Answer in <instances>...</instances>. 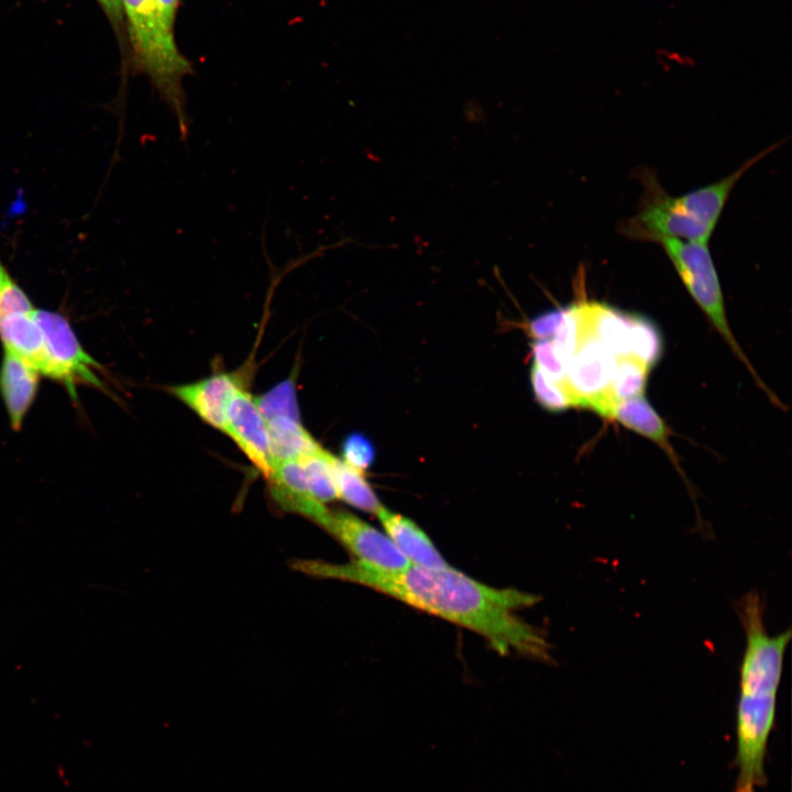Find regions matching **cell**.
<instances>
[{"label":"cell","mask_w":792,"mask_h":792,"mask_svg":"<svg viewBox=\"0 0 792 792\" xmlns=\"http://www.w3.org/2000/svg\"><path fill=\"white\" fill-rule=\"evenodd\" d=\"M293 566L310 576L367 586L468 628L485 638L501 654L516 651L537 660L551 659L544 635L515 614L518 608L538 603L534 594L488 586L450 565L428 569L409 564L388 571L353 559L346 563L297 560Z\"/></svg>","instance_id":"1"},{"label":"cell","mask_w":792,"mask_h":792,"mask_svg":"<svg viewBox=\"0 0 792 792\" xmlns=\"http://www.w3.org/2000/svg\"><path fill=\"white\" fill-rule=\"evenodd\" d=\"M765 602L751 590L738 600L736 610L746 638L739 669L736 707L737 776L733 792H757L768 782L766 759L776 725L777 696L790 628L772 636L765 625Z\"/></svg>","instance_id":"2"},{"label":"cell","mask_w":792,"mask_h":792,"mask_svg":"<svg viewBox=\"0 0 792 792\" xmlns=\"http://www.w3.org/2000/svg\"><path fill=\"white\" fill-rule=\"evenodd\" d=\"M134 61L158 91L177 120L180 140L190 129L183 79L193 74L190 62L179 52L174 31L163 22L155 0H122Z\"/></svg>","instance_id":"3"},{"label":"cell","mask_w":792,"mask_h":792,"mask_svg":"<svg viewBox=\"0 0 792 792\" xmlns=\"http://www.w3.org/2000/svg\"><path fill=\"white\" fill-rule=\"evenodd\" d=\"M659 243H661L692 298L705 312L735 354L748 366L757 382L765 387L730 331L726 319L718 275L707 243L678 239H663Z\"/></svg>","instance_id":"4"},{"label":"cell","mask_w":792,"mask_h":792,"mask_svg":"<svg viewBox=\"0 0 792 792\" xmlns=\"http://www.w3.org/2000/svg\"><path fill=\"white\" fill-rule=\"evenodd\" d=\"M48 359V377L61 383L73 399L77 398V385L105 389L100 377V364L84 349L68 319L45 309L34 310Z\"/></svg>","instance_id":"5"},{"label":"cell","mask_w":792,"mask_h":792,"mask_svg":"<svg viewBox=\"0 0 792 792\" xmlns=\"http://www.w3.org/2000/svg\"><path fill=\"white\" fill-rule=\"evenodd\" d=\"M317 525L348 549L354 560L388 571L402 570L410 564L385 532L354 514L329 508Z\"/></svg>","instance_id":"6"},{"label":"cell","mask_w":792,"mask_h":792,"mask_svg":"<svg viewBox=\"0 0 792 792\" xmlns=\"http://www.w3.org/2000/svg\"><path fill=\"white\" fill-rule=\"evenodd\" d=\"M581 318L580 339L565 365L564 380V391L579 408L585 399L607 394L616 367L615 355L586 328L582 307Z\"/></svg>","instance_id":"7"},{"label":"cell","mask_w":792,"mask_h":792,"mask_svg":"<svg viewBox=\"0 0 792 792\" xmlns=\"http://www.w3.org/2000/svg\"><path fill=\"white\" fill-rule=\"evenodd\" d=\"M223 433L267 479L273 466L267 422L256 404L255 396L244 387L239 391L229 407Z\"/></svg>","instance_id":"8"},{"label":"cell","mask_w":792,"mask_h":792,"mask_svg":"<svg viewBox=\"0 0 792 792\" xmlns=\"http://www.w3.org/2000/svg\"><path fill=\"white\" fill-rule=\"evenodd\" d=\"M242 388L238 374L217 373L168 391L204 422L224 432L229 407Z\"/></svg>","instance_id":"9"},{"label":"cell","mask_w":792,"mask_h":792,"mask_svg":"<svg viewBox=\"0 0 792 792\" xmlns=\"http://www.w3.org/2000/svg\"><path fill=\"white\" fill-rule=\"evenodd\" d=\"M580 408L590 409L603 418L619 422L637 433L649 438L672 459L674 451L669 441V429L662 418L644 396L616 399L606 394L585 399Z\"/></svg>","instance_id":"10"},{"label":"cell","mask_w":792,"mask_h":792,"mask_svg":"<svg viewBox=\"0 0 792 792\" xmlns=\"http://www.w3.org/2000/svg\"><path fill=\"white\" fill-rule=\"evenodd\" d=\"M41 374L23 358L3 349L0 364V395L9 422L20 430L38 391Z\"/></svg>","instance_id":"11"},{"label":"cell","mask_w":792,"mask_h":792,"mask_svg":"<svg viewBox=\"0 0 792 792\" xmlns=\"http://www.w3.org/2000/svg\"><path fill=\"white\" fill-rule=\"evenodd\" d=\"M375 515L386 536L410 564L428 569L449 566L428 535L411 519L384 505Z\"/></svg>","instance_id":"12"},{"label":"cell","mask_w":792,"mask_h":792,"mask_svg":"<svg viewBox=\"0 0 792 792\" xmlns=\"http://www.w3.org/2000/svg\"><path fill=\"white\" fill-rule=\"evenodd\" d=\"M773 147L776 146L767 148L759 155L750 158L723 179L676 197L679 205L689 217L713 232L736 183L754 164L765 157Z\"/></svg>","instance_id":"13"},{"label":"cell","mask_w":792,"mask_h":792,"mask_svg":"<svg viewBox=\"0 0 792 792\" xmlns=\"http://www.w3.org/2000/svg\"><path fill=\"white\" fill-rule=\"evenodd\" d=\"M34 310L0 317V341L28 361L41 376H48V359L44 337L34 318Z\"/></svg>","instance_id":"14"},{"label":"cell","mask_w":792,"mask_h":792,"mask_svg":"<svg viewBox=\"0 0 792 792\" xmlns=\"http://www.w3.org/2000/svg\"><path fill=\"white\" fill-rule=\"evenodd\" d=\"M266 422L273 463L282 460H300L322 449L298 418L275 417Z\"/></svg>","instance_id":"15"},{"label":"cell","mask_w":792,"mask_h":792,"mask_svg":"<svg viewBox=\"0 0 792 792\" xmlns=\"http://www.w3.org/2000/svg\"><path fill=\"white\" fill-rule=\"evenodd\" d=\"M338 498L363 512L376 514L383 506L363 473L354 470L328 451Z\"/></svg>","instance_id":"16"},{"label":"cell","mask_w":792,"mask_h":792,"mask_svg":"<svg viewBox=\"0 0 792 792\" xmlns=\"http://www.w3.org/2000/svg\"><path fill=\"white\" fill-rule=\"evenodd\" d=\"M616 367L607 394L616 399L644 396L650 366L628 354L615 356Z\"/></svg>","instance_id":"17"},{"label":"cell","mask_w":792,"mask_h":792,"mask_svg":"<svg viewBox=\"0 0 792 792\" xmlns=\"http://www.w3.org/2000/svg\"><path fill=\"white\" fill-rule=\"evenodd\" d=\"M662 341L658 328L644 317L632 316L631 353L652 367L660 359Z\"/></svg>","instance_id":"18"},{"label":"cell","mask_w":792,"mask_h":792,"mask_svg":"<svg viewBox=\"0 0 792 792\" xmlns=\"http://www.w3.org/2000/svg\"><path fill=\"white\" fill-rule=\"evenodd\" d=\"M255 400L266 420L275 417L300 419L295 386L289 380L255 397Z\"/></svg>","instance_id":"19"},{"label":"cell","mask_w":792,"mask_h":792,"mask_svg":"<svg viewBox=\"0 0 792 792\" xmlns=\"http://www.w3.org/2000/svg\"><path fill=\"white\" fill-rule=\"evenodd\" d=\"M530 382L538 404L551 413H560L573 403L566 392L551 381L535 363L530 367Z\"/></svg>","instance_id":"20"},{"label":"cell","mask_w":792,"mask_h":792,"mask_svg":"<svg viewBox=\"0 0 792 792\" xmlns=\"http://www.w3.org/2000/svg\"><path fill=\"white\" fill-rule=\"evenodd\" d=\"M34 308L30 297L10 274L0 256V317L31 311Z\"/></svg>","instance_id":"21"},{"label":"cell","mask_w":792,"mask_h":792,"mask_svg":"<svg viewBox=\"0 0 792 792\" xmlns=\"http://www.w3.org/2000/svg\"><path fill=\"white\" fill-rule=\"evenodd\" d=\"M341 454L344 463L363 474L376 459L373 442L361 432H352L343 440Z\"/></svg>","instance_id":"22"},{"label":"cell","mask_w":792,"mask_h":792,"mask_svg":"<svg viewBox=\"0 0 792 792\" xmlns=\"http://www.w3.org/2000/svg\"><path fill=\"white\" fill-rule=\"evenodd\" d=\"M535 364L564 389L565 364L558 355L551 339L536 340L532 345Z\"/></svg>","instance_id":"23"},{"label":"cell","mask_w":792,"mask_h":792,"mask_svg":"<svg viewBox=\"0 0 792 792\" xmlns=\"http://www.w3.org/2000/svg\"><path fill=\"white\" fill-rule=\"evenodd\" d=\"M565 314V307L547 311L528 323V332L536 340L552 339Z\"/></svg>","instance_id":"24"},{"label":"cell","mask_w":792,"mask_h":792,"mask_svg":"<svg viewBox=\"0 0 792 792\" xmlns=\"http://www.w3.org/2000/svg\"><path fill=\"white\" fill-rule=\"evenodd\" d=\"M155 2L157 4L158 12L164 24L170 31H174L175 18L179 0H155Z\"/></svg>","instance_id":"25"},{"label":"cell","mask_w":792,"mask_h":792,"mask_svg":"<svg viewBox=\"0 0 792 792\" xmlns=\"http://www.w3.org/2000/svg\"><path fill=\"white\" fill-rule=\"evenodd\" d=\"M113 23L120 24L124 15L122 0H98Z\"/></svg>","instance_id":"26"}]
</instances>
